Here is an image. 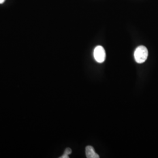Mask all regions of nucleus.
Here are the masks:
<instances>
[{"label": "nucleus", "instance_id": "obj_4", "mask_svg": "<svg viewBox=\"0 0 158 158\" xmlns=\"http://www.w3.org/2000/svg\"><path fill=\"white\" fill-rule=\"evenodd\" d=\"M72 152V149H70V148H66V149H65V151H64V154H66V155H69L70 154H71Z\"/></svg>", "mask_w": 158, "mask_h": 158}, {"label": "nucleus", "instance_id": "obj_3", "mask_svg": "<svg viewBox=\"0 0 158 158\" xmlns=\"http://www.w3.org/2000/svg\"><path fill=\"white\" fill-rule=\"evenodd\" d=\"M85 155L87 158H100V156L97 153H96L93 147L90 145L85 148Z\"/></svg>", "mask_w": 158, "mask_h": 158}, {"label": "nucleus", "instance_id": "obj_1", "mask_svg": "<svg viewBox=\"0 0 158 158\" xmlns=\"http://www.w3.org/2000/svg\"><path fill=\"white\" fill-rule=\"evenodd\" d=\"M148 56V51L144 46H138L134 52V58L138 63H143L147 60Z\"/></svg>", "mask_w": 158, "mask_h": 158}, {"label": "nucleus", "instance_id": "obj_6", "mask_svg": "<svg viewBox=\"0 0 158 158\" xmlns=\"http://www.w3.org/2000/svg\"><path fill=\"white\" fill-rule=\"evenodd\" d=\"M5 1H6V0H0V4H3Z\"/></svg>", "mask_w": 158, "mask_h": 158}, {"label": "nucleus", "instance_id": "obj_5", "mask_svg": "<svg viewBox=\"0 0 158 158\" xmlns=\"http://www.w3.org/2000/svg\"><path fill=\"white\" fill-rule=\"evenodd\" d=\"M60 158H69V155H66V154H63L62 156H60Z\"/></svg>", "mask_w": 158, "mask_h": 158}, {"label": "nucleus", "instance_id": "obj_2", "mask_svg": "<svg viewBox=\"0 0 158 158\" xmlns=\"http://www.w3.org/2000/svg\"><path fill=\"white\" fill-rule=\"evenodd\" d=\"M106 51L102 46H96L94 50V57L98 63H102L106 59Z\"/></svg>", "mask_w": 158, "mask_h": 158}]
</instances>
